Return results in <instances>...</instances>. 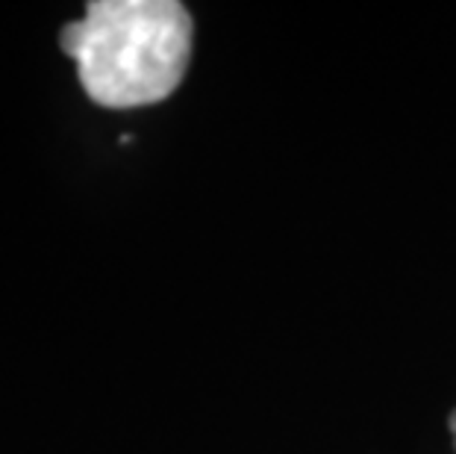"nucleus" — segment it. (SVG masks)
<instances>
[{"instance_id": "f03ea898", "label": "nucleus", "mask_w": 456, "mask_h": 454, "mask_svg": "<svg viewBox=\"0 0 456 454\" xmlns=\"http://www.w3.org/2000/svg\"><path fill=\"white\" fill-rule=\"evenodd\" d=\"M448 428H451V433H453V449H456V410L448 417Z\"/></svg>"}, {"instance_id": "f257e3e1", "label": "nucleus", "mask_w": 456, "mask_h": 454, "mask_svg": "<svg viewBox=\"0 0 456 454\" xmlns=\"http://www.w3.org/2000/svg\"><path fill=\"white\" fill-rule=\"evenodd\" d=\"M191 36L195 24L177 0H92L80 21L62 27L60 47L94 103L133 110L177 92Z\"/></svg>"}]
</instances>
